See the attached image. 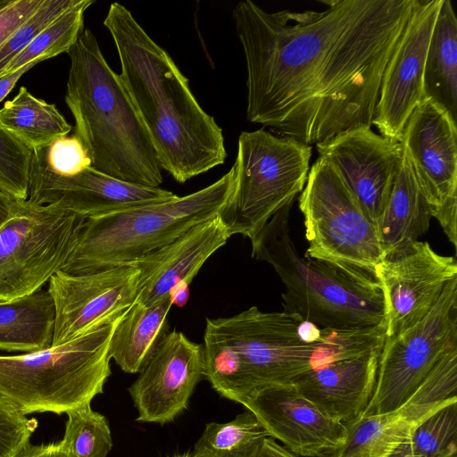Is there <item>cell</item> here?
<instances>
[{
  "instance_id": "cell-1",
  "label": "cell",
  "mask_w": 457,
  "mask_h": 457,
  "mask_svg": "<svg viewBox=\"0 0 457 457\" xmlns=\"http://www.w3.org/2000/svg\"><path fill=\"white\" fill-rule=\"evenodd\" d=\"M323 12L232 16L246 62V118L305 145L371 126L383 73L415 0H333Z\"/></svg>"
},
{
  "instance_id": "cell-2",
  "label": "cell",
  "mask_w": 457,
  "mask_h": 457,
  "mask_svg": "<svg viewBox=\"0 0 457 457\" xmlns=\"http://www.w3.org/2000/svg\"><path fill=\"white\" fill-rule=\"evenodd\" d=\"M104 25L119 55L121 81L162 170L185 183L222 164L228 156L222 129L199 104L169 53L120 3L110 5Z\"/></svg>"
},
{
  "instance_id": "cell-3",
  "label": "cell",
  "mask_w": 457,
  "mask_h": 457,
  "mask_svg": "<svg viewBox=\"0 0 457 457\" xmlns=\"http://www.w3.org/2000/svg\"><path fill=\"white\" fill-rule=\"evenodd\" d=\"M303 320L295 313L256 306L206 319L204 377L221 396L242 404L256 388L289 384L311 369L343 358L344 331L325 329L320 341L307 343L300 331Z\"/></svg>"
},
{
  "instance_id": "cell-4",
  "label": "cell",
  "mask_w": 457,
  "mask_h": 457,
  "mask_svg": "<svg viewBox=\"0 0 457 457\" xmlns=\"http://www.w3.org/2000/svg\"><path fill=\"white\" fill-rule=\"evenodd\" d=\"M67 54L65 103L91 167L129 184L159 187L162 168L150 135L96 36L84 29Z\"/></svg>"
},
{
  "instance_id": "cell-5",
  "label": "cell",
  "mask_w": 457,
  "mask_h": 457,
  "mask_svg": "<svg viewBox=\"0 0 457 457\" xmlns=\"http://www.w3.org/2000/svg\"><path fill=\"white\" fill-rule=\"evenodd\" d=\"M287 204L251 240L252 257L270 264L286 287L284 312L320 329L353 330L384 325L381 286L323 261L300 256L291 239ZM385 326V325H384Z\"/></svg>"
},
{
  "instance_id": "cell-6",
  "label": "cell",
  "mask_w": 457,
  "mask_h": 457,
  "mask_svg": "<svg viewBox=\"0 0 457 457\" xmlns=\"http://www.w3.org/2000/svg\"><path fill=\"white\" fill-rule=\"evenodd\" d=\"M234 179L232 166L217 181L189 195L87 218L61 271L84 274L134 264L192 227L218 216Z\"/></svg>"
},
{
  "instance_id": "cell-7",
  "label": "cell",
  "mask_w": 457,
  "mask_h": 457,
  "mask_svg": "<svg viewBox=\"0 0 457 457\" xmlns=\"http://www.w3.org/2000/svg\"><path fill=\"white\" fill-rule=\"evenodd\" d=\"M125 312L61 345L0 355V399L24 415L90 405L111 375L110 341Z\"/></svg>"
},
{
  "instance_id": "cell-8",
  "label": "cell",
  "mask_w": 457,
  "mask_h": 457,
  "mask_svg": "<svg viewBox=\"0 0 457 457\" xmlns=\"http://www.w3.org/2000/svg\"><path fill=\"white\" fill-rule=\"evenodd\" d=\"M312 146L261 129L243 131L233 165L234 186L219 217L229 237L252 240L307 181Z\"/></svg>"
},
{
  "instance_id": "cell-9",
  "label": "cell",
  "mask_w": 457,
  "mask_h": 457,
  "mask_svg": "<svg viewBox=\"0 0 457 457\" xmlns=\"http://www.w3.org/2000/svg\"><path fill=\"white\" fill-rule=\"evenodd\" d=\"M298 203L309 244L305 256L377 280L375 269L383 261L377 227L331 163L316 160Z\"/></svg>"
},
{
  "instance_id": "cell-10",
  "label": "cell",
  "mask_w": 457,
  "mask_h": 457,
  "mask_svg": "<svg viewBox=\"0 0 457 457\" xmlns=\"http://www.w3.org/2000/svg\"><path fill=\"white\" fill-rule=\"evenodd\" d=\"M87 219L59 206L17 200L0 227V301L40 290L65 265Z\"/></svg>"
},
{
  "instance_id": "cell-11",
  "label": "cell",
  "mask_w": 457,
  "mask_h": 457,
  "mask_svg": "<svg viewBox=\"0 0 457 457\" xmlns=\"http://www.w3.org/2000/svg\"><path fill=\"white\" fill-rule=\"evenodd\" d=\"M456 338L457 278L446 284L425 318L385 339L375 389L361 416L390 412L404 404Z\"/></svg>"
},
{
  "instance_id": "cell-12",
  "label": "cell",
  "mask_w": 457,
  "mask_h": 457,
  "mask_svg": "<svg viewBox=\"0 0 457 457\" xmlns=\"http://www.w3.org/2000/svg\"><path fill=\"white\" fill-rule=\"evenodd\" d=\"M431 217L457 245V124L426 98L411 112L401 141Z\"/></svg>"
},
{
  "instance_id": "cell-13",
  "label": "cell",
  "mask_w": 457,
  "mask_h": 457,
  "mask_svg": "<svg viewBox=\"0 0 457 457\" xmlns=\"http://www.w3.org/2000/svg\"><path fill=\"white\" fill-rule=\"evenodd\" d=\"M457 339L452 341L412 395L395 411L361 416L346 425L347 436L320 457H386L411 437L416 426L457 398Z\"/></svg>"
},
{
  "instance_id": "cell-14",
  "label": "cell",
  "mask_w": 457,
  "mask_h": 457,
  "mask_svg": "<svg viewBox=\"0 0 457 457\" xmlns=\"http://www.w3.org/2000/svg\"><path fill=\"white\" fill-rule=\"evenodd\" d=\"M442 2L415 0L402 37L386 64L371 123L382 137L401 142L409 117L426 99V56Z\"/></svg>"
},
{
  "instance_id": "cell-15",
  "label": "cell",
  "mask_w": 457,
  "mask_h": 457,
  "mask_svg": "<svg viewBox=\"0 0 457 457\" xmlns=\"http://www.w3.org/2000/svg\"><path fill=\"white\" fill-rule=\"evenodd\" d=\"M138 276L133 264L84 274L59 270L53 275L47 289L55 314L52 345L128 311L137 299Z\"/></svg>"
},
{
  "instance_id": "cell-16",
  "label": "cell",
  "mask_w": 457,
  "mask_h": 457,
  "mask_svg": "<svg viewBox=\"0 0 457 457\" xmlns=\"http://www.w3.org/2000/svg\"><path fill=\"white\" fill-rule=\"evenodd\" d=\"M375 274L384 297L386 338H390L428 314L446 284L457 278V262L418 240L401 255L381 261Z\"/></svg>"
},
{
  "instance_id": "cell-17",
  "label": "cell",
  "mask_w": 457,
  "mask_h": 457,
  "mask_svg": "<svg viewBox=\"0 0 457 457\" xmlns=\"http://www.w3.org/2000/svg\"><path fill=\"white\" fill-rule=\"evenodd\" d=\"M359 124L316 144L319 157L331 163L377 227L403 158L401 142Z\"/></svg>"
},
{
  "instance_id": "cell-18",
  "label": "cell",
  "mask_w": 457,
  "mask_h": 457,
  "mask_svg": "<svg viewBox=\"0 0 457 457\" xmlns=\"http://www.w3.org/2000/svg\"><path fill=\"white\" fill-rule=\"evenodd\" d=\"M177 195L160 187L129 184L89 166L73 176L52 171L37 150L33 151L28 201L55 205L87 218L162 203Z\"/></svg>"
},
{
  "instance_id": "cell-19",
  "label": "cell",
  "mask_w": 457,
  "mask_h": 457,
  "mask_svg": "<svg viewBox=\"0 0 457 457\" xmlns=\"http://www.w3.org/2000/svg\"><path fill=\"white\" fill-rule=\"evenodd\" d=\"M204 377V348L182 332L169 331L129 392L137 410V420L164 424L188 404Z\"/></svg>"
},
{
  "instance_id": "cell-20",
  "label": "cell",
  "mask_w": 457,
  "mask_h": 457,
  "mask_svg": "<svg viewBox=\"0 0 457 457\" xmlns=\"http://www.w3.org/2000/svg\"><path fill=\"white\" fill-rule=\"evenodd\" d=\"M273 439L292 453L320 457L346 439V427L319 410L295 386L270 385L253 390L242 403Z\"/></svg>"
},
{
  "instance_id": "cell-21",
  "label": "cell",
  "mask_w": 457,
  "mask_h": 457,
  "mask_svg": "<svg viewBox=\"0 0 457 457\" xmlns=\"http://www.w3.org/2000/svg\"><path fill=\"white\" fill-rule=\"evenodd\" d=\"M229 237L218 215L137 261L133 264L139 270L135 303L153 304L178 287L189 286L207 259Z\"/></svg>"
},
{
  "instance_id": "cell-22",
  "label": "cell",
  "mask_w": 457,
  "mask_h": 457,
  "mask_svg": "<svg viewBox=\"0 0 457 457\" xmlns=\"http://www.w3.org/2000/svg\"><path fill=\"white\" fill-rule=\"evenodd\" d=\"M382 346L311 369L291 384L324 414L346 426L359 419L370 403Z\"/></svg>"
},
{
  "instance_id": "cell-23",
  "label": "cell",
  "mask_w": 457,
  "mask_h": 457,
  "mask_svg": "<svg viewBox=\"0 0 457 457\" xmlns=\"http://www.w3.org/2000/svg\"><path fill=\"white\" fill-rule=\"evenodd\" d=\"M431 214L404 153L377 229L383 260L406 252L429 228Z\"/></svg>"
},
{
  "instance_id": "cell-24",
  "label": "cell",
  "mask_w": 457,
  "mask_h": 457,
  "mask_svg": "<svg viewBox=\"0 0 457 457\" xmlns=\"http://www.w3.org/2000/svg\"><path fill=\"white\" fill-rule=\"evenodd\" d=\"M171 297L145 305L134 304L118 321L109 345L110 358L127 373L140 372L169 332Z\"/></svg>"
},
{
  "instance_id": "cell-25",
  "label": "cell",
  "mask_w": 457,
  "mask_h": 457,
  "mask_svg": "<svg viewBox=\"0 0 457 457\" xmlns=\"http://www.w3.org/2000/svg\"><path fill=\"white\" fill-rule=\"evenodd\" d=\"M54 317L47 290L0 301V350L28 353L50 347Z\"/></svg>"
},
{
  "instance_id": "cell-26",
  "label": "cell",
  "mask_w": 457,
  "mask_h": 457,
  "mask_svg": "<svg viewBox=\"0 0 457 457\" xmlns=\"http://www.w3.org/2000/svg\"><path fill=\"white\" fill-rule=\"evenodd\" d=\"M424 91L457 121V19L450 0L442 2L428 45Z\"/></svg>"
},
{
  "instance_id": "cell-27",
  "label": "cell",
  "mask_w": 457,
  "mask_h": 457,
  "mask_svg": "<svg viewBox=\"0 0 457 457\" xmlns=\"http://www.w3.org/2000/svg\"><path fill=\"white\" fill-rule=\"evenodd\" d=\"M0 124L33 151L67 137L72 129L54 104L35 97L25 87L0 109Z\"/></svg>"
},
{
  "instance_id": "cell-28",
  "label": "cell",
  "mask_w": 457,
  "mask_h": 457,
  "mask_svg": "<svg viewBox=\"0 0 457 457\" xmlns=\"http://www.w3.org/2000/svg\"><path fill=\"white\" fill-rule=\"evenodd\" d=\"M268 432L249 411L225 423L210 422L192 457H256Z\"/></svg>"
},
{
  "instance_id": "cell-29",
  "label": "cell",
  "mask_w": 457,
  "mask_h": 457,
  "mask_svg": "<svg viewBox=\"0 0 457 457\" xmlns=\"http://www.w3.org/2000/svg\"><path fill=\"white\" fill-rule=\"evenodd\" d=\"M94 0L79 3L40 31L29 45L1 72L0 78L33 61H44L68 53L84 29V13Z\"/></svg>"
},
{
  "instance_id": "cell-30",
  "label": "cell",
  "mask_w": 457,
  "mask_h": 457,
  "mask_svg": "<svg viewBox=\"0 0 457 457\" xmlns=\"http://www.w3.org/2000/svg\"><path fill=\"white\" fill-rule=\"evenodd\" d=\"M61 442L76 457H107L112 439L106 418L90 405L70 410Z\"/></svg>"
},
{
  "instance_id": "cell-31",
  "label": "cell",
  "mask_w": 457,
  "mask_h": 457,
  "mask_svg": "<svg viewBox=\"0 0 457 457\" xmlns=\"http://www.w3.org/2000/svg\"><path fill=\"white\" fill-rule=\"evenodd\" d=\"M413 450L423 457L457 454V398L426 417L411 435Z\"/></svg>"
},
{
  "instance_id": "cell-32",
  "label": "cell",
  "mask_w": 457,
  "mask_h": 457,
  "mask_svg": "<svg viewBox=\"0 0 457 457\" xmlns=\"http://www.w3.org/2000/svg\"><path fill=\"white\" fill-rule=\"evenodd\" d=\"M33 150L0 124V192L20 201L29 196Z\"/></svg>"
},
{
  "instance_id": "cell-33",
  "label": "cell",
  "mask_w": 457,
  "mask_h": 457,
  "mask_svg": "<svg viewBox=\"0 0 457 457\" xmlns=\"http://www.w3.org/2000/svg\"><path fill=\"white\" fill-rule=\"evenodd\" d=\"M79 0H44L40 7L0 46V74L33 38Z\"/></svg>"
},
{
  "instance_id": "cell-34",
  "label": "cell",
  "mask_w": 457,
  "mask_h": 457,
  "mask_svg": "<svg viewBox=\"0 0 457 457\" xmlns=\"http://www.w3.org/2000/svg\"><path fill=\"white\" fill-rule=\"evenodd\" d=\"M37 151L46 166L59 175L73 176L91 166L86 148L75 136L60 137Z\"/></svg>"
},
{
  "instance_id": "cell-35",
  "label": "cell",
  "mask_w": 457,
  "mask_h": 457,
  "mask_svg": "<svg viewBox=\"0 0 457 457\" xmlns=\"http://www.w3.org/2000/svg\"><path fill=\"white\" fill-rule=\"evenodd\" d=\"M37 426V419L28 418L0 399V457H17Z\"/></svg>"
},
{
  "instance_id": "cell-36",
  "label": "cell",
  "mask_w": 457,
  "mask_h": 457,
  "mask_svg": "<svg viewBox=\"0 0 457 457\" xmlns=\"http://www.w3.org/2000/svg\"><path fill=\"white\" fill-rule=\"evenodd\" d=\"M44 0H1L0 46L40 7Z\"/></svg>"
},
{
  "instance_id": "cell-37",
  "label": "cell",
  "mask_w": 457,
  "mask_h": 457,
  "mask_svg": "<svg viewBox=\"0 0 457 457\" xmlns=\"http://www.w3.org/2000/svg\"><path fill=\"white\" fill-rule=\"evenodd\" d=\"M17 457H76L61 441L34 445L30 443Z\"/></svg>"
},
{
  "instance_id": "cell-38",
  "label": "cell",
  "mask_w": 457,
  "mask_h": 457,
  "mask_svg": "<svg viewBox=\"0 0 457 457\" xmlns=\"http://www.w3.org/2000/svg\"><path fill=\"white\" fill-rule=\"evenodd\" d=\"M41 61L36 60L0 78V102L12 91L19 79Z\"/></svg>"
},
{
  "instance_id": "cell-39",
  "label": "cell",
  "mask_w": 457,
  "mask_h": 457,
  "mask_svg": "<svg viewBox=\"0 0 457 457\" xmlns=\"http://www.w3.org/2000/svg\"><path fill=\"white\" fill-rule=\"evenodd\" d=\"M256 457H297L286 447L276 443L270 436L266 437L262 443L259 453Z\"/></svg>"
},
{
  "instance_id": "cell-40",
  "label": "cell",
  "mask_w": 457,
  "mask_h": 457,
  "mask_svg": "<svg viewBox=\"0 0 457 457\" xmlns=\"http://www.w3.org/2000/svg\"><path fill=\"white\" fill-rule=\"evenodd\" d=\"M17 200L0 193V227L9 219Z\"/></svg>"
},
{
  "instance_id": "cell-41",
  "label": "cell",
  "mask_w": 457,
  "mask_h": 457,
  "mask_svg": "<svg viewBox=\"0 0 457 457\" xmlns=\"http://www.w3.org/2000/svg\"><path fill=\"white\" fill-rule=\"evenodd\" d=\"M386 457H423L417 453L411 445V437L397 445Z\"/></svg>"
},
{
  "instance_id": "cell-42",
  "label": "cell",
  "mask_w": 457,
  "mask_h": 457,
  "mask_svg": "<svg viewBox=\"0 0 457 457\" xmlns=\"http://www.w3.org/2000/svg\"><path fill=\"white\" fill-rule=\"evenodd\" d=\"M172 304L183 306L187 303L189 296V286H182L175 289L170 295Z\"/></svg>"
},
{
  "instance_id": "cell-43",
  "label": "cell",
  "mask_w": 457,
  "mask_h": 457,
  "mask_svg": "<svg viewBox=\"0 0 457 457\" xmlns=\"http://www.w3.org/2000/svg\"><path fill=\"white\" fill-rule=\"evenodd\" d=\"M170 457H192V453H185L176 454V455H173Z\"/></svg>"
},
{
  "instance_id": "cell-44",
  "label": "cell",
  "mask_w": 457,
  "mask_h": 457,
  "mask_svg": "<svg viewBox=\"0 0 457 457\" xmlns=\"http://www.w3.org/2000/svg\"><path fill=\"white\" fill-rule=\"evenodd\" d=\"M452 457H457V454H455V455H453V456H452Z\"/></svg>"
},
{
  "instance_id": "cell-45",
  "label": "cell",
  "mask_w": 457,
  "mask_h": 457,
  "mask_svg": "<svg viewBox=\"0 0 457 457\" xmlns=\"http://www.w3.org/2000/svg\"><path fill=\"white\" fill-rule=\"evenodd\" d=\"M0 3H1V0H0Z\"/></svg>"
},
{
  "instance_id": "cell-46",
  "label": "cell",
  "mask_w": 457,
  "mask_h": 457,
  "mask_svg": "<svg viewBox=\"0 0 457 457\" xmlns=\"http://www.w3.org/2000/svg\"><path fill=\"white\" fill-rule=\"evenodd\" d=\"M0 193H1V192H0ZM1 194H3V193H1Z\"/></svg>"
}]
</instances>
